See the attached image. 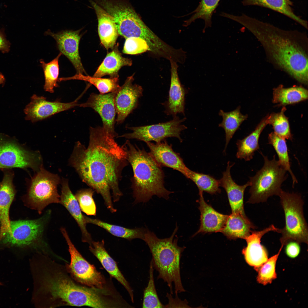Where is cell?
<instances>
[{"instance_id":"obj_25","label":"cell","mask_w":308,"mask_h":308,"mask_svg":"<svg viewBox=\"0 0 308 308\" xmlns=\"http://www.w3.org/2000/svg\"><path fill=\"white\" fill-rule=\"evenodd\" d=\"M200 225L193 236L200 233L219 232L224 226L228 215L221 214L204 201L203 192L199 191Z\"/></svg>"},{"instance_id":"obj_41","label":"cell","mask_w":308,"mask_h":308,"mask_svg":"<svg viewBox=\"0 0 308 308\" xmlns=\"http://www.w3.org/2000/svg\"><path fill=\"white\" fill-rule=\"evenodd\" d=\"M283 247L281 246L278 252L268 259L259 268L257 271L258 272L257 277L258 283L266 285L271 283L277 278L275 270L276 262Z\"/></svg>"},{"instance_id":"obj_2","label":"cell","mask_w":308,"mask_h":308,"mask_svg":"<svg viewBox=\"0 0 308 308\" xmlns=\"http://www.w3.org/2000/svg\"><path fill=\"white\" fill-rule=\"evenodd\" d=\"M53 259L47 255L35 254L31 260L34 283L32 299L36 307L102 306L104 299L100 289L79 284L65 266Z\"/></svg>"},{"instance_id":"obj_34","label":"cell","mask_w":308,"mask_h":308,"mask_svg":"<svg viewBox=\"0 0 308 308\" xmlns=\"http://www.w3.org/2000/svg\"><path fill=\"white\" fill-rule=\"evenodd\" d=\"M86 75L81 73H76L70 77L59 78L58 81L77 80L88 82L94 85L102 94L116 92L120 86L119 84V77L103 78Z\"/></svg>"},{"instance_id":"obj_8","label":"cell","mask_w":308,"mask_h":308,"mask_svg":"<svg viewBox=\"0 0 308 308\" xmlns=\"http://www.w3.org/2000/svg\"><path fill=\"white\" fill-rule=\"evenodd\" d=\"M284 212L285 224L277 232L280 233L281 246L295 241L299 244H308V229L303 212V201L300 195L281 191L279 196Z\"/></svg>"},{"instance_id":"obj_3","label":"cell","mask_w":308,"mask_h":308,"mask_svg":"<svg viewBox=\"0 0 308 308\" xmlns=\"http://www.w3.org/2000/svg\"><path fill=\"white\" fill-rule=\"evenodd\" d=\"M239 22L251 32L279 67L299 82H308V58L299 44L289 37L290 33L242 14Z\"/></svg>"},{"instance_id":"obj_35","label":"cell","mask_w":308,"mask_h":308,"mask_svg":"<svg viewBox=\"0 0 308 308\" xmlns=\"http://www.w3.org/2000/svg\"><path fill=\"white\" fill-rule=\"evenodd\" d=\"M269 143L271 145L278 156L280 165L290 174L293 181V186L297 183V181L293 173L290 166L288 149L285 139L279 137L274 132L268 135Z\"/></svg>"},{"instance_id":"obj_30","label":"cell","mask_w":308,"mask_h":308,"mask_svg":"<svg viewBox=\"0 0 308 308\" xmlns=\"http://www.w3.org/2000/svg\"><path fill=\"white\" fill-rule=\"evenodd\" d=\"M245 6L256 5L271 9L289 17L307 29V22L294 13L293 2L290 0H243Z\"/></svg>"},{"instance_id":"obj_4","label":"cell","mask_w":308,"mask_h":308,"mask_svg":"<svg viewBox=\"0 0 308 308\" xmlns=\"http://www.w3.org/2000/svg\"><path fill=\"white\" fill-rule=\"evenodd\" d=\"M133 170L131 188L134 204L146 202L156 195L166 200L174 193L164 186V174L149 153L127 139L122 145Z\"/></svg>"},{"instance_id":"obj_21","label":"cell","mask_w":308,"mask_h":308,"mask_svg":"<svg viewBox=\"0 0 308 308\" xmlns=\"http://www.w3.org/2000/svg\"><path fill=\"white\" fill-rule=\"evenodd\" d=\"M171 79L168 100L164 103L165 113L168 115L176 116L178 113L185 115V96L187 90L180 81L177 62L171 60Z\"/></svg>"},{"instance_id":"obj_37","label":"cell","mask_w":308,"mask_h":308,"mask_svg":"<svg viewBox=\"0 0 308 308\" xmlns=\"http://www.w3.org/2000/svg\"><path fill=\"white\" fill-rule=\"evenodd\" d=\"M62 55L60 52L55 58L48 63H46L42 59L40 60L44 74V89L45 91L53 93L54 88L59 86L57 84L59 71L58 61Z\"/></svg>"},{"instance_id":"obj_1","label":"cell","mask_w":308,"mask_h":308,"mask_svg":"<svg viewBox=\"0 0 308 308\" xmlns=\"http://www.w3.org/2000/svg\"><path fill=\"white\" fill-rule=\"evenodd\" d=\"M88 145L77 141L69 159V163L82 181L100 194L108 209L115 212L114 202L119 201L123 193L119 183L123 169L129 163L122 145L115 136L102 127L89 128Z\"/></svg>"},{"instance_id":"obj_23","label":"cell","mask_w":308,"mask_h":308,"mask_svg":"<svg viewBox=\"0 0 308 308\" xmlns=\"http://www.w3.org/2000/svg\"><path fill=\"white\" fill-rule=\"evenodd\" d=\"M233 165H230L229 162H228L226 170L219 180L220 185L224 189L227 193L232 213L239 214L247 217L244 209V196L245 189L250 186L251 183L249 181L243 185H240L234 181L230 173L231 168Z\"/></svg>"},{"instance_id":"obj_24","label":"cell","mask_w":308,"mask_h":308,"mask_svg":"<svg viewBox=\"0 0 308 308\" xmlns=\"http://www.w3.org/2000/svg\"><path fill=\"white\" fill-rule=\"evenodd\" d=\"M90 251L97 258L109 274L120 282L128 292L132 302H134L133 290L118 268L116 262L110 256L104 247L103 240H93L89 244Z\"/></svg>"},{"instance_id":"obj_39","label":"cell","mask_w":308,"mask_h":308,"mask_svg":"<svg viewBox=\"0 0 308 308\" xmlns=\"http://www.w3.org/2000/svg\"><path fill=\"white\" fill-rule=\"evenodd\" d=\"M286 110L283 107L280 112L273 113L268 116V124L272 126L274 132L276 134L285 139L291 140L292 136L289 121L284 114Z\"/></svg>"},{"instance_id":"obj_12","label":"cell","mask_w":308,"mask_h":308,"mask_svg":"<svg viewBox=\"0 0 308 308\" xmlns=\"http://www.w3.org/2000/svg\"><path fill=\"white\" fill-rule=\"evenodd\" d=\"M60 231L67 243L70 254V263H66L65 266L71 276L76 282L84 285L99 289L105 288L106 281L102 274L78 251L66 229L62 227Z\"/></svg>"},{"instance_id":"obj_44","label":"cell","mask_w":308,"mask_h":308,"mask_svg":"<svg viewBox=\"0 0 308 308\" xmlns=\"http://www.w3.org/2000/svg\"><path fill=\"white\" fill-rule=\"evenodd\" d=\"M171 293H167L166 297L168 299V302L167 304L165 305V308L190 307L185 299L182 300L179 298L178 294H175V297H173Z\"/></svg>"},{"instance_id":"obj_45","label":"cell","mask_w":308,"mask_h":308,"mask_svg":"<svg viewBox=\"0 0 308 308\" xmlns=\"http://www.w3.org/2000/svg\"><path fill=\"white\" fill-rule=\"evenodd\" d=\"M299 244L298 242L292 241L288 242L285 245V252L286 255L291 258H296L299 254L300 251Z\"/></svg>"},{"instance_id":"obj_47","label":"cell","mask_w":308,"mask_h":308,"mask_svg":"<svg viewBox=\"0 0 308 308\" xmlns=\"http://www.w3.org/2000/svg\"><path fill=\"white\" fill-rule=\"evenodd\" d=\"M5 81V79L4 75L0 72V85L4 84Z\"/></svg>"},{"instance_id":"obj_22","label":"cell","mask_w":308,"mask_h":308,"mask_svg":"<svg viewBox=\"0 0 308 308\" xmlns=\"http://www.w3.org/2000/svg\"><path fill=\"white\" fill-rule=\"evenodd\" d=\"M61 184L60 204L67 209L78 224L82 234V241L89 244L93 240L87 229L85 215L82 214L78 202L70 189L68 180L62 178Z\"/></svg>"},{"instance_id":"obj_9","label":"cell","mask_w":308,"mask_h":308,"mask_svg":"<svg viewBox=\"0 0 308 308\" xmlns=\"http://www.w3.org/2000/svg\"><path fill=\"white\" fill-rule=\"evenodd\" d=\"M261 153L264 164L255 175L250 178V196L247 202L249 203L265 202L271 196H279L282 191L281 185L288 176L285 175L287 171L276 160L275 155L272 160H270Z\"/></svg>"},{"instance_id":"obj_36","label":"cell","mask_w":308,"mask_h":308,"mask_svg":"<svg viewBox=\"0 0 308 308\" xmlns=\"http://www.w3.org/2000/svg\"><path fill=\"white\" fill-rule=\"evenodd\" d=\"M186 177L195 184L199 191H204L211 194L220 193L221 191L219 180L212 176L196 172L188 169Z\"/></svg>"},{"instance_id":"obj_20","label":"cell","mask_w":308,"mask_h":308,"mask_svg":"<svg viewBox=\"0 0 308 308\" xmlns=\"http://www.w3.org/2000/svg\"><path fill=\"white\" fill-rule=\"evenodd\" d=\"M146 143L150 150L149 153L159 165L176 170L186 177L189 168L179 153L173 150L171 144L164 140L155 143Z\"/></svg>"},{"instance_id":"obj_31","label":"cell","mask_w":308,"mask_h":308,"mask_svg":"<svg viewBox=\"0 0 308 308\" xmlns=\"http://www.w3.org/2000/svg\"><path fill=\"white\" fill-rule=\"evenodd\" d=\"M86 223L93 224L104 229L112 235L131 240L135 239L143 240L147 228H129L110 224L100 219L93 218L85 215Z\"/></svg>"},{"instance_id":"obj_29","label":"cell","mask_w":308,"mask_h":308,"mask_svg":"<svg viewBox=\"0 0 308 308\" xmlns=\"http://www.w3.org/2000/svg\"><path fill=\"white\" fill-rule=\"evenodd\" d=\"M268 124V116L266 117L258 125L255 130L248 136L241 140H238L237 157L249 161L253 158L255 152L259 149V140L260 134Z\"/></svg>"},{"instance_id":"obj_11","label":"cell","mask_w":308,"mask_h":308,"mask_svg":"<svg viewBox=\"0 0 308 308\" xmlns=\"http://www.w3.org/2000/svg\"><path fill=\"white\" fill-rule=\"evenodd\" d=\"M42 167L39 152L28 149L15 137L0 133V169L30 168L37 172Z\"/></svg>"},{"instance_id":"obj_28","label":"cell","mask_w":308,"mask_h":308,"mask_svg":"<svg viewBox=\"0 0 308 308\" xmlns=\"http://www.w3.org/2000/svg\"><path fill=\"white\" fill-rule=\"evenodd\" d=\"M113 48V50L107 54L93 77L101 78L109 75L110 77H118V71L122 67L132 65V60L122 56L117 47L116 46Z\"/></svg>"},{"instance_id":"obj_17","label":"cell","mask_w":308,"mask_h":308,"mask_svg":"<svg viewBox=\"0 0 308 308\" xmlns=\"http://www.w3.org/2000/svg\"><path fill=\"white\" fill-rule=\"evenodd\" d=\"M78 100L69 103L59 100L49 101L42 96L34 94L31 101L24 110L25 119L34 123L42 120L52 115L78 106Z\"/></svg>"},{"instance_id":"obj_40","label":"cell","mask_w":308,"mask_h":308,"mask_svg":"<svg viewBox=\"0 0 308 308\" xmlns=\"http://www.w3.org/2000/svg\"><path fill=\"white\" fill-rule=\"evenodd\" d=\"M154 269L151 260L150 263L149 279L143 292V308H165V305L161 302L156 291L154 278Z\"/></svg>"},{"instance_id":"obj_48","label":"cell","mask_w":308,"mask_h":308,"mask_svg":"<svg viewBox=\"0 0 308 308\" xmlns=\"http://www.w3.org/2000/svg\"><path fill=\"white\" fill-rule=\"evenodd\" d=\"M1 283L0 282V285H1Z\"/></svg>"},{"instance_id":"obj_6","label":"cell","mask_w":308,"mask_h":308,"mask_svg":"<svg viewBox=\"0 0 308 308\" xmlns=\"http://www.w3.org/2000/svg\"><path fill=\"white\" fill-rule=\"evenodd\" d=\"M112 17L119 35L125 39L140 38L148 44L150 51L156 52L164 42L142 21L127 0H94Z\"/></svg>"},{"instance_id":"obj_7","label":"cell","mask_w":308,"mask_h":308,"mask_svg":"<svg viewBox=\"0 0 308 308\" xmlns=\"http://www.w3.org/2000/svg\"><path fill=\"white\" fill-rule=\"evenodd\" d=\"M51 215V210L48 209L37 219L10 221L11 233L6 234L0 241L11 246L29 247L35 254L56 258L58 256L50 248L46 237Z\"/></svg>"},{"instance_id":"obj_33","label":"cell","mask_w":308,"mask_h":308,"mask_svg":"<svg viewBox=\"0 0 308 308\" xmlns=\"http://www.w3.org/2000/svg\"><path fill=\"white\" fill-rule=\"evenodd\" d=\"M240 107L239 106L234 110L228 112H225L220 110L219 115L222 118L221 123L219 124V127L222 128L225 133L226 144L225 151L230 140L236 131L248 117L247 115L241 113Z\"/></svg>"},{"instance_id":"obj_5","label":"cell","mask_w":308,"mask_h":308,"mask_svg":"<svg viewBox=\"0 0 308 308\" xmlns=\"http://www.w3.org/2000/svg\"><path fill=\"white\" fill-rule=\"evenodd\" d=\"M178 229L176 227L169 238L160 239L147 228L143 240L148 246L152 256L154 269L158 273V279L167 283L170 293L173 295V284L175 293L185 291L182 282L180 263L182 254L186 247L178 245V238H174Z\"/></svg>"},{"instance_id":"obj_42","label":"cell","mask_w":308,"mask_h":308,"mask_svg":"<svg viewBox=\"0 0 308 308\" xmlns=\"http://www.w3.org/2000/svg\"><path fill=\"white\" fill-rule=\"evenodd\" d=\"M95 191L91 188L78 191L75 196L78 201L81 210L88 216H96V206L93 198Z\"/></svg>"},{"instance_id":"obj_38","label":"cell","mask_w":308,"mask_h":308,"mask_svg":"<svg viewBox=\"0 0 308 308\" xmlns=\"http://www.w3.org/2000/svg\"><path fill=\"white\" fill-rule=\"evenodd\" d=\"M220 1L201 0L198 7L193 12V15L190 19L185 21V25L188 26L197 19H202L205 22V26L203 30V32H204L206 28L211 27L212 15Z\"/></svg>"},{"instance_id":"obj_15","label":"cell","mask_w":308,"mask_h":308,"mask_svg":"<svg viewBox=\"0 0 308 308\" xmlns=\"http://www.w3.org/2000/svg\"><path fill=\"white\" fill-rule=\"evenodd\" d=\"M115 92L105 94L92 93L85 103L79 104L78 106L90 108L100 116L104 130L116 137L118 134L115 129L116 111L114 103Z\"/></svg>"},{"instance_id":"obj_46","label":"cell","mask_w":308,"mask_h":308,"mask_svg":"<svg viewBox=\"0 0 308 308\" xmlns=\"http://www.w3.org/2000/svg\"><path fill=\"white\" fill-rule=\"evenodd\" d=\"M10 43L7 40L3 32L0 30V51L3 53L8 52L10 50Z\"/></svg>"},{"instance_id":"obj_14","label":"cell","mask_w":308,"mask_h":308,"mask_svg":"<svg viewBox=\"0 0 308 308\" xmlns=\"http://www.w3.org/2000/svg\"><path fill=\"white\" fill-rule=\"evenodd\" d=\"M133 75L128 77L124 84L115 92L114 103L117 114L116 122L123 123L126 118L137 107L139 98L143 96V89L133 84Z\"/></svg>"},{"instance_id":"obj_27","label":"cell","mask_w":308,"mask_h":308,"mask_svg":"<svg viewBox=\"0 0 308 308\" xmlns=\"http://www.w3.org/2000/svg\"><path fill=\"white\" fill-rule=\"evenodd\" d=\"M256 228L247 217L232 213L228 215L224 226L219 232L230 239L245 240L250 234L251 229Z\"/></svg>"},{"instance_id":"obj_26","label":"cell","mask_w":308,"mask_h":308,"mask_svg":"<svg viewBox=\"0 0 308 308\" xmlns=\"http://www.w3.org/2000/svg\"><path fill=\"white\" fill-rule=\"evenodd\" d=\"M91 3L97 17L101 43L107 50L113 49L119 35L113 19L94 1H91Z\"/></svg>"},{"instance_id":"obj_32","label":"cell","mask_w":308,"mask_h":308,"mask_svg":"<svg viewBox=\"0 0 308 308\" xmlns=\"http://www.w3.org/2000/svg\"><path fill=\"white\" fill-rule=\"evenodd\" d=\"M272 101L279 105H286L297 103L308 98V91L301 86L285 88L280 85L273 89Z\"/></svg>"},{"instance_id":"obj_16","label":"cell","mask_w":308,"mask_h":308,"mask_svg":"<svg viewBox=\"0 0 308 308\" xmlns=\"http://www.w3.org/2000/svg\"><path fill=\"white\" fill-rule=\"evenodd\" d=\"M81 30H62L56 33H52L48 30L44 34L50 36L55 39L60 52L69 60L76 70L77 73H84L87 75L79 53V44L82 36L80 33Z\"/></svg>"},{"instance_id":"obj_19","label":"cell","mask_w":308,"mask_h":308,"mask_svg":"<svg viewBox=\"0 0 308 308\" xmlns=\"http://www.w3.org/2000/svg\"><path fill=\"white\" fill-rule=\"evenodd\" d=\"M277 229L271 224L262 230L252 231L245 239L247 245L243 249L242 254L247 263L257 271L268 259V252L261 244V239L265 234L270 231L276 232Z\"/></svg>"},{"instance_id":"obj_13","label":"cell","mask_w":308,"mask_h":308,"mask_svg":"<svg viewBox=\"0 0 308 308\" xmlns=\"http://www.w3.org/2000/svg\"><path fill=\"white\" fill-rule=\"evenodd\" d=\"M186 119L185 117L180 119L175 116L172 120L165 122L137 127L127 126V128L132 132L119 137L128 139H136L145 143L152 141L158 142L168 137H175L182 142L181 132L187 128L182 123Z\"/></svg>"},{"instance_id":"obj_43","label":"cell","mask_w":308,"mask_h":308,"mask_svg":"<svg viewBox=\"0 0 308 308\" xmlns=\"http://www.w3.org/2000/svg\"><path fill=\"white\" fill-rule=\"evenodd\" d=\"M125 39L122 51L124 54L135 55L150 51L147 42L142 38L131 37Z\"/></svg>"},{"instance_id":"obj_18","label":"cell","mask_w":308,"mask_h":308,"mask_svg":"<svg viewBox=\"0 0 308 308\" xmlns=\"http://www.w3.org/2000/svg\"><path fill=\"white\" fill-rule=\"evenodd\" d=\"M0 170L3 177L0 182V242L6 234L11 233L9 209L16 193L13 183L14 171L11 169Z\"/></svg>"},{"instance_id":"obj_10","label":"cell","mask_w":308,"mask_h":308,"mask_svg":"<svg viewBox=\"0 0 308 308\" xmlns=\"http://www.w3.org/2000/svg\"><path fill=\"white\" fill-rule=\"evenodd\" d=\"M60 182L57 174L42 167L30 180L25 196L27 206L41 214L44 208L52 203H60V195L57 190Z\"/></svg>"}]
</instances>
